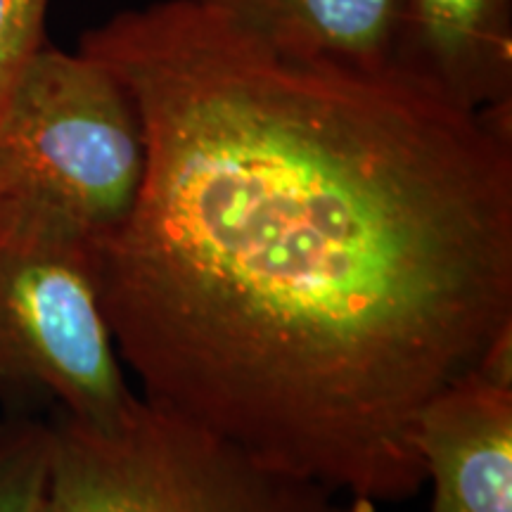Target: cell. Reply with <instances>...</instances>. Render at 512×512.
I'll list each match as a JSON object with an SVG mask.
<instances>
[{"mask_svg":"<svg viewBox=\"0 0 512 512\" xmlns=\"http://www.w3.org/2000/svg\"><path fill=\"white\" fill-rule=\"evenodd\" d=\"M145 169L143 117L119 76L81 50H38L0 114V185L12 200L100 242L131 216Z\"/></svg>","mask_w":512,"mask_h":512,"instance_id":"3957f363","label":"cell"},{"mask_svg":"<svg viewBox=\"0 0 512 512\" xmlns=\"http://www.w3.org/2000/svg\"><path fill=\"white\" fill-rule=\"evenodd\" d=\"M233 27L294 60L392 69L401 0H204Z\"/></svg>","mask_w":512,"mask_h":512,"instance_id":"52a82bcc","label":"cell"},{"mask_svg":"<svg viewBox=\"0 0 512 512\" xmlns=\"http://www.w3.org/2000/svg\"><path fill=\"white\" fill-rule=\"evenodd\" d=\"M50 432L46 512H377L143 396L110 430L60 413Z\"/></svg>","mask_w":512,"mask_h":512,"instance_id":"7a4b0ae2","label":"cell"},{"mask_svg":"<svg viewBox=\"0 0 512 512\" xmlns=\"http://www.w3.org/2000/svg\"><path fill=\"white\" fill-rule=\"evenodd\" d=\"M50 422L0 415V512H46Z\"/></svg>","mask_w":512,"mask_h":512,"instance_id":"ba28073f","label":"cell"},{"mask_svg":"<svg viewBox=\"0 0 512 512\" xmlns=\"http://www.w3.org/2000/svg\"><path fill=\"white\" fill-rule=\"evenodd\" d=\"M145 126L102 302L143 399L368 503L425 486L422 411L512 328V105L285 57L204 0L81 38Z\"/></svg>","mask_w":512,"mask_h":512,"instance_id":"6da1fadb","label":"cell"},{"mask_svg":"<svg viewBox=\"0 0 512 512\" xmlns=\"http://www.w3.org/2000/svg\"><path fill=\"white\" fill-rule=\"evenodd\" d=\"M0 394L48 396L95 430L117 427L140 401L102 302L98 242L19 204L0 230Z\"/></svg>","mask_w":512,"mask_h":512,"instance_id":"277c9868","label":"cell"},{"mask_svg":"<svg viewBox=\"0 0 512 512\" xmlns=\"http://www.w3.org/2000/svg\"><path fill=\"white\" fill-rule=\"evenodd\" d=\"M15 211H17V202L12 200L8 192H5L3 185H0V230H3L12 221Z\"/></svg>","mask_w":512,"mask_h":512,"instance_id":"30bf717a","label":"cell"},{"mask_svg":"<svg viewBox=\"0 0 512 512\" xmlns=\"http://www.w3.org/2000/svg\"><path fill=\"white\" fill-rule=\"evenodd\" d=\"M392 69L465 110L512 105V0H401Z\"/></svg>","mask_w":512,"mask_h":512,"instance_id":"8992f818","label":"cell"},{"mask_svg":"<svg viewBox=\"0 0 512 512\" xmlns=\"http://www.w3.org/2000/svg\"><path fill=\"white\" fill-rule=\"evenodd\" d=\"M415 448L430 512H512V382L470 373L420 415Z\"/></svg>","mask_w":512,"mask_h":512,"instance_id":"5b68a950","label":"cell"},{"mask_svg":"<svg viewBox=\"0 0 512 512\" xmlns=\"http://www.w3.org/2000/svg\"><path fill=\"white\" fill-rule=\"evenodd\" d=\"M53 0H0V114L31 60L46 46Z\"/></svg>","mask_w":512,"mask_h":512,"instance_id":"9c48e42d","label":"cell"}]
</instances>
